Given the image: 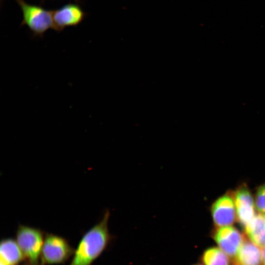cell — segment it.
<instances>
[{
    "label": "cell",
    "instance_id": "1",
    "mask_svg": "<svg viewBox=\"0 0 265 265\" xmlns=\"http://www.w3.org/2000/svg\"><path fill=\"white\" fill-rule=\"evenodd\" d=\"M110 215L109 210H106L101 221L84 233L70 265H92L108 247L114 238L108 227Z\"/></svg>",
    "mask_w": 265,
    "mask_h": 265
},
{
    "label": "cell",
    "instance_id": "2",
    "mask_svg": "<svg viewBox=\"0 0 265 265\" xmlns=\"http://www.w3.org/2000/svg\"><path fill=\"white\" fill-rule=\"evenodd\" d=\"M23 14L21 26H27L34 37H42L50 28H53V11L41 5L31 4L24 0H15Z\"/></svg>",
    "mask_w": 265,
    "mask_h": 265
},
{
    "label": "cell",
    "instance_id": "3",
    "mask_svg": "<svg viewBox=\"0 0 265 265\" xmlns=\"http://www.w3.org/2000/svg\"><path fill=\"white\" fill-rule=\"evenodd\" d=\"M45 234L41 229L19 224L16 232V240L28 263L38 265Z\"/></svg>",
    "mask_w": 265,
    "mask_h": 265
},
{
    "label": "cell",
    "instance_id": "4",
    "mask_svg": "<svg viewBox=\"0 0 265 265\" xmlns=\"http://www.w3.org/2000/svg\"><path fill=\"white\" fill-rule=\"evenodd\" d=\"M75 250L64 237L52 233H45L40 264H64L74 255Z\"/></svg>",
    "mask_w": 265,
    "mask_h": 265
},
{
    "label": "cell",
    "instance_id": "5",
    "mask_svg": "<svg viewBox=\"0 0 265 265\" xmlns=\"http://www.w3.org/2000/svg\"><path fill=\"white\" fill-rule=\"evenodd\" d=\"M211 213L216 228L233 224L237 217L233 193L228 192L215 200L211 207Z\"/></svg>",
    "mask_w": 265,
    "mask_h": 265
},
{
    "label": "cell",
    "instance_id": "6",
    "mask_svg": "<svg viewBox=\"0 0 265 265\" xmlns=\"http://www.w3.org/2000/svg\"><path fill=\"white\" fill-rule=\"evenodd\" d=\"M53 11V29L57 32L68 26H76L87 14L78 3L69 2Z\"/></svg>",
    "mask_w": 265,
    "mask_h": 265
},
{
    "label": "cell",
    "instance_id": "7",
    "mask_svg": "<svg viewBox=\"0 0 265 265\" xmlns=\"http://www.w3.org/2000/svg\"><path fill=\"white\" fill-rule=\"evenodd\" d=\"M212 237L219 248L232 258L236 257L245 239L237 228L232 226L216 228Z\"/></svg>",
    "mask_w": 265,
    "mask_h": 265
},
{
    "label": "cell",
    "instance_id": "8",
    "mask_svg": "<svg viewBox=\"0 0 265 265\" xmlns=\"http://www.w3.org/2000/svg\"><path fill=\"white\" fill-rule=\"evenodd\" d=\"M234 194L237 220L244 228L255 216V202L245 185L239 186Z\"/></svg>",
    "mask_w": 265,
    "mask_h": 265
},
{
    "label": "cell",
    "instance_id": "9",
    "mask_svg": "<svg viewBox=\"0 0 265 265\" xmlns=\"http://www.w3.org/2000/svg\"><path fill=\"white\" fill-rule=\"evenodd\" d=\"M234 261L242 265H263L262 251L259 246L246 238L240 246Z\"/></svg>",
    "mask_w": 265,
    "mask_h": 265
},
{
    "label": "cell",
    "instance_id": "10",
    "mask_svg": "<svg viewBox=\"0 0 265 265\" xmlns=\"http://www.w3.org/2000/svg\"><path fill=\"white\" fill-rule=\"evenodd\" d=\"M0 254V260L7 265H19L25 259L16 240L10 238L1 239Z\"/></svg>",
    "mask_w": 265,
    "mask_h": 265
},
{
    "label": "cell",
    "instance_id": "11",
    "mask_svg": "<svg viewBox=\"0 0 265 265\" xmlns=\"http://www.w3.org/2000/svg\"><path fill=\"white\" fill-rule=\"evenodd\" d=\"M243 229L252 241L260 247H265V214L255 215Z\"/></svg>",
    "mask_w": 265,
    "mask_h": 265
},
{
    "label": "cell",
    "instance_id": "12",
    "mask_svg": "<svg viewBox=\"0 0 265 265\" xmlns=\"http://www.w3.org/2000/svg\"><path fill=\"white\" fill-rule=\"evenodd\" d=\"M201 259L204 265H231L230 260L227 254L215 247L205 250Z\"/></svg>",
    "mask_w": 265,
    "mask_h": 265
},
{
    "label": "cell",
    "instance_id": "13",
    "mask_svg": "<svg viewBox=\"0 0 265 265\" xmlns=\"http://www.w3.org/2000/svg\"><path fill=\"white\" fill-rule=\"evenodd\" d=\"M255 205L260 213L265 214V184L259 186L256 190Z\"/></svg>",
    "mask_w": 265,
    "mask_h": 265
},
{
    "label": "cell",
    "instance_id": "14",
    "mask_svg": "<svg viewBox=\"0 0 265 265\" xmlns=\"http://www.w3.org/2000/svg\"><path fill=\"white\" fill-rule=\"evenodd\" d=\"M262 255L263 264L265 265V247H264V249L262 251Z\"/></svg>",
    "mask_w": 265,
    "mask_h": 265
},
{
    "label": "cell",
    "instance_id": "15",
    "mask_svg": "<svg viewBox=\"0 0 265 265\" xmlns=\"http://www.w3.org/2000/svg\"><path fill=\"white\" fill-rule=\"evenodd\" d=\"M0 265H6L5 263H4L3 261L0 260Z\"/></svg>",
    "mask_w": 265,
    "mask_h": 265
},
{
    "label": "cell",
    "instance_id": "16",
    "mask_svg": "<svg viewBox=\"0 0 265 265\" xmlns=\"http://www.w3.org/2000/svg\"><path fill=\"white\" fill-rule=\"evenodd\" d=\"M43 0H42L43 1ZM75 0L77 3H80L82 2V0Z\"/></svg>",
    "mask_w": 265,
    "mask_h": 265
},
{
    "label": "cell",
    "instance_id": "17",
    "mask_svg": "<svg viewBox=\"0 0 265 265\" xmlns=\"http://www.w3.org/2000/svg\"><path fill=\"white\" fill-rule=\"evenodd\" d=\"M233 263H234L233 265H241V264H239V263H237V262H236L235 261H234V262Z\"/></svg>",
    "mask_w": 265,
    "mask_h": 265
},
{
    "label": "cell",
    "instance_id": "18",
    "mask_svg": "<svg viewBox=\"0 0 265 265\" xmlns=\"http://www.w3.org/2000/svg\"><path fill=\"white\" fill-rule=\"evenodd\" d=\"M32 265V264H29V263H26L24 265Z\"/></svg>",
    "mask_w": 265,
    "mask_h": 265
},
{
    "label": "cell",
    "instance_id": "19",
    "mask_svg": "<svg viewBox=\"0 0 265 265\" xmlns=\"http://www.w3.org/2000/svg\"><path fill=\"white\" fill-rule=\"evenodd\" d=\"M192 265H203L200 263H197V264H193Z\"/></svg>",
    "mask_w": 265,
    "mask_h": 265
},
{
    "label": "cell",
    "instance_id": "20",
    "mask_svg": "<svg viewBox=\"0 0 265 265\" xmlns=\"http://www.w3.org/2000/svg\"><path fill=\"white\" fill-rule=\"evenodd\" d=\"M4 0H0V4L1 5L2 4V2L3 1H4Z\"/></svg>",
    "mask_w": 265,
    "mask_h": 265
}]
</instances>
